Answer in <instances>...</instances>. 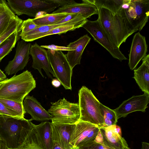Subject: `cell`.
I'll use <instances>...</instances> for the list:
<instances>
[{"label":"cell","mask_w":149,"mask_h":149,"mask_svg":"<svg viewBox=\"0 0 149 149\" xmlns=\"http://www.w3.org/2000/svg\"><path fill=\"white\" fill-rule=\"evenodd\" d=\"M32 120L0 116V140L8 149H19L32 127Z\"/></svg>","instance_id":"obj_1"},{"label":"cell","mask_w":149,"mask_h":149,"mask_svg":"<svg viewBox=\"0 0 149 149\" xmlns=\"http://www.w3.org/2000/svg\"><path fill=\"white\" fill-rule=\"evenodd\" d=\"M98 19L113 43L119 48L128 37L135 33L127 22L119 14H113L108 10L97 8Z\"/></svg>","instance_id":"obj_2"},{"label":"cell","mask_w":149,"mask_h":149,"mask_svg":"<svg viewBox=\"0 0 149 149\" xmlns=\"http://www.w3.org/2000/svg\"><path fill=\"white\" fill-rule=\"evenodd\" d=\"M1 82L0 98L21 102L36 86L33 75L28 70Z\"/></svg>","instance_id":"obj_3"},{"label":"cell","mask_w":149,"mask_h":149,"mask_svg":"<svg viewBox=\"0 0 149 149\" xmlns=\"http://www.w3.org/2000/svg\"><path fill=\"white\" fill-rule=\"evenodd\" d=\"M117 13L135 32L140 31L148 21L149 0H125Z\"/></svg>","instance_id":"obj_4"},{"label":"cell","mask_w":149,"mask_h":149,"mask_svg":"<svg viewBox=\"0 0 149 149\" xmlns=\"http://www.w3.org/2000/svg\"><path fill=\"white\" fill-rule=\"evenodd\" d=\"M80 116L79 120L104 127V118L100 108V102L91 90L83 86L78 92Z\"/></svg>","instance_id":"obj_5"},{"label":"cell","mask_w":149,"mask_h":149,"mask_svg":"<svg viewBox=\"0 0 149 149\" xmlns=\"http://www.w3.org/2000/svg\"><path fill=\"white\" fill-rule=\"evenodd\" d=\"M48 111L54 123L73 125L80 120V113L79 103L70 102L65 98L51 102Z\"/></svg>","instance_id":"obj_6"},{"label":"cell","mask_w":149,"mask_h":149,"mask_svg":"<svg viewBox=\"0 0 149 149\" xmlns=\"http://www.w3.org/2000/svg\"><path fill=\"white\" fill-rule=\"evenodd\" d=\"M12 11L18 15H26L36 18L39 13H49L60 6L52 0H8Z\"/></svg>","instance_id":"obj_7"},{"label":"cell","mask_w":149,"mask_h":149,"mask_svg":"<svg viewBox=\"0 0 149 149\" xmlns=\"http://www.w3.org/2000/svg\"><path fill=\"white\" fill-rule=\"evenodd\" d=\"M48 59L54 76L65 89L72 90L71 84L72 69L66 54L61 50H47Z\"/></svg>","instance_id":"obj_8"},{"label":"cell","mask_w":149,"mask_h":149,"mask_svg":"<svg viewBox=\"0 0 149 149\" xmlns=\"http://www.w3.org/2000/svg\"><path fill=\"white\" fill-rule=\"evenodd\" d=\"M82 27L88 31L94 40L104 47L113 58L120 61L127 59L120 51L119 48L112 42L98 19L91 21L87 19Z\"/></svg>","instance_id":"obj_9"},{"label":"cell","mask_w":149,"mask_h":149,"mask_svg":"<svg viewBox=\"0 0 149 149\" xmlns=\"http://www.w3.org/2000/svg\"><path fill=\"white\" fill-rule=\"evenodd\" d=\"M31 46V43H27L23 40L18 42L15 57L13 60L9 62L4 69L6 74H15L24 69L29 61Z\"/></svg>","instance_id":"obj_10"},{"label":"cell","mask_w":149,"mask_h":149,"mask_svg":"<svg viewBox=\"0 0 149 149\" xmlns=\"http://www.w3.org/2000/svg\"><path fill=\"white\" fill-rule=\"evenodd\" d=\"M149 103V94L144 93L139 95L133 96L123 103L117 108L113 110L118 120L125 117L129 113L136 111L145 112Z\"/></svg>","instance_id":"obj_11"},{"label":"cell","mask_w":149,"mask_h":149,"mask_svg":"<svg viewBox=\"0 0 149 149\" xmlns=\"http://www.w3.org/2000/svg\"><path fill=\"white\" fill-rule=\"evenodd\" d=\"M29 55L32 57V67L38 70L43 78L45 77L42 72L43 69L47 76L52 79L54 74L48 59L47 50L36 43L31 45Z\"/></svg>","instance_id":"obj_12"},{"label":"cell","mask_w":149,"mask_h":149,"mask_svg":"<svg viewBox=\"0 0 149 149\" xmlns=\"http://www.w3.org/2000/svg\"><path fill=\"white\" fill-rule=\"evenodd\" d=\"M148 45L145 37L139 32L134 36L129 54L128 65L133 70L135 68L139 62L147 55Z\"/></svg>","instance_id":"obj_13"},{"label":"cell","mask_w":149,"mask_h":149,"mask_svg":"<svg viewBox=\"0 0 149 149\" xmlns=\"http://www.w3.org/2000/svg\"><path fill=\"white\" fill-rule=\"evenodd\" d=\"M23 104L25 113L31 116L32 120L46 121L51 120V116L48 111L33 96L27 95L23 100Z\"/></svg>","instance_id":"obj_14"},{"label":"cell","mask_w":149,"mask_h":149,"mask_svg":"<svg viewBox=\"0 0 149 149\" xmlns=\"http://www.w3.org/2000/svg\"><path fill=\"white\" fill-rule=\"evenodd\" d=\"M91 38L86 34L76 41L70 42L67 47L74 48L73 50L68 51L66 54L68 62L72 69L76 65L80 64V61L83 52L87 45L90 42Z\"/></svg>","instance_id":"obj_15"},{"label":"cell","mask_w":149,"mask_h":149,"mask_svg":"<svg viewBox=\"0 0 149 149\" xmlns=\"http://www.w3.org/2000/svg\"><path fill=\"white\" fill-rule=\"evenodd\" d=\"M75 124L54 123L51 122L52 140L57 141L62 149H69L72 132Z\"/></svg>","instance_id":"obj_16"},{"label":"cell","mask_w":149,"mask_h":149,"mask_svg":"<svg viewBox=\"0 0 149 149\" xmlns=\"http://www.w3.org/2000/svg\"><path fill=\"white\" fill-rule=\"evenodd\" d=\"M79 13L87 19L92 15H98V10L97 7L91 3L82 2L68 4L59 7L53 11L52 13Z\"/></svg>","instance_id":"obj_17"},{"label":"cell","mask_w":149,"mask_h":149,"mask_svg":"<svg viewBox=\"0 0 149 149\" xmlns=\"http://www.w3.org/2000/svg\"><path fill=\"white\" fill-rule=\"evenodd\" d=\"M115 125L100 127L103 136V144L116 149H131L124 138L116 131Z\"/></svg>","instance_id":"obj_18"},{"label":"cell","mask_w":149,"mask_h":149,"mask_svg":"<svg viewBox=\"0 0 149 149\" xmlns=\"http://www.w3.org/2000/svg\"><path fill=\"white\" fill-rule=\"evenodd\" d=\"M87 19L82 16H81L62 23L41 26L26 33L20 35V36L22 40L25 42H31L40 38L41 36L56 28L68 25L75 24L85 21Z\"/></svg>","instance_id":"obj_19"},{"label":"cell","mask_w":149,"mask_h":149,"mask_svg":"<svg viewBox=\"0 0 149 149\" xmlns=\"http://www.w3.org/2000/svg\"><path fill=\"white\" fill-rule=\"evenodd\" d=\"M142 60L141 65L134 70L133 78L141 90L149 94V54H147Z\"/></svg>","instance_id":"obj_20"},{"label":"cell","mask_w":149,"mask_h":149,"mask_svg":"<svg viewBox=\"0 0 149 149\" xmlns=\"http://www.w3.org/2000/svg\"><path fill=\"white\" fill-rule=\"evenodd\" d=\"M97 126L88 122L79 120L75 124L71 133L69 144L77 146Z\"/></svg>","instance_id":"obj_21"},{"label":"cell","mask_w":149,"mask_h":149,"mask_svg":"<svg viewBox=\"0 0 149 149\" xmlns=\"http://www.w3.org/2000/svg\"><path fill=\"white\" fill-rule=\"evenodd\" d=\"M33 126L44 149H51L52 146L51 122L42 121L38 125L33 124Z\"/></svg>","instance_id":"obj_22"},{"label":"cell","mask_w":149,"mask_h":149,"mask_svg":"<svg viewBox=\"0 0 149 149\" xmlns=\"http://www.w3.org/2000/svg\"><path fill=\"white\" fill-rule=\"evenodd\" d=\"M82 2L88 3L95 6L97 8L107 9L113 14H117L121 8L125 0H84Z\"/></svg>","instance_id":"obj_23"},{"label":"cell","mask_w":149,"mask_h":149,"mask_svg":"<svg viewBox=\"0 0 149 149\" xmlns=\"http://www.w3.org/2000/svg\"><path fill=\"white\" fill-rule=\"evenodd\" d=\"M19 149H45L33 123L31 128Z\"/></svg>","instance_id":"obj_24"},{"label":"cell","mask_w":149,"mask_h":149,"mask_svg":"<svg viewBox=\"0 0 149 149\" xmlns=\"http://www.w3.org/2000/svg\"><path fill=\"white\" fill-rule=\"evenodd\" d=\"M70 13H65L48 14L45 13L33 19L34 22L39 26L56 24L62 20Z\"/></svg>","instance_id":"obj_25"},{"label":"cell","mask_w":149,"mask_h":149,"mask_svg":"<svg viewBox=\"0 0 149 149\" xmlns=\"http://www.w3.org/2000/svg\"><path fill=\"white\" fill-rule=\"evenodd\" d=\"M21 31L20 27L0 45V62L15 47L17 42L19 40Z\"/></svg>","instance_id":"obj_26"},{"label":"cell","mask_w":149,"mask_h":149,"mask_svg":"<svg viewBox=\"0 0 149 149\" xmlns=\"http://www.w3.org/2000/svg\"><path fill=\"white\" fill-rule=\"evenodd\" d=\"M16 17L6 1L0 8V35L5 31L11 21Z\"/></svg>","instance_id":"obj_27"},{"label":"cell","mask_w":149,"mask_h":149,"mask_svg":"<svg viewBox=\"0 0 149 149\" xmlns=\"http://www.w3.org/2000/svg\"><path fill=\"white\" fill-rule=\"evenodd\" d=\"M100 108L104 121V127L116 125L117 122L116 114L113 110L100 103Z\"/></svg>","instance_id":"obj_28"},{"label":"cell","mask_w":149,"mask_h":149,"mask_svg":"<svg viewBox=\"0 0 149 149\" xmlns=\"http://www.w3.org/2000/svg\"><path fill=\"white\" fill-rule=\"evenodd\" d=\"M23 20L17 15L10 22L5 31L0 35V45L12 33L18 30Z\"/></svg>","instance_id":"obj_29"},{"label":"cell","mask_w":149,"mask_h":149,"mask_svg":"<svg viewBox=\"0 0 149 149\" xmlns=\"http://www.w3.org/2000/svg\"><path fill=\"white\" fill-rule=\"evenodd\" d=\"M86 20L75 24L68 25L56 28L42 35L41 36L40 38L53 34H58L60 35L62 33H65L68 31L74 30L82 27Z\"/></svg>","instance_id":"obj_30"},{"label":"cell","mask_w":149,"mask_h":149,"mask_svg":"<svg viewBox=\"0 0 149 149\" xmlns=\"http://www.w3.org/2000/svg\"><path fill=\"white\" fill-rule=\"evenodd\" d=\"M0 102L6 107L17 113L22 118H24L26 113L23 107V102L10 100L0 98Z\"/></svg>","instance_id":"obj_31"},{"label":"cell","mask_w":149,"mask_h":149,"mask_svg":"<svg viewBox=\"0 0 149 149\" xmlns=\"http://www.w3.org/2000/svg\"><path fill=\"white\" fill-rule=\"evenodd\" d=\"M40 26L34 22L32 19L29 18L24 20L20 27L21 31L20 35L26 33Z\"/></svg>","instance_id":"obj_32"},{"label":"cell","mask_w":149,"mask_h":149,"mask_svg":"<svg viewBox=\"0 0 149 149\" xmlns=\"http://www.w3.org/2000/svg\"><path fill=\"white\" fill-rule=\"evenodd\" d=\"M100 129V127L98 126L96 127L77 146L81 148L91 142L94 141Z\"/></svg>","instance_id":"obj_33"},{"label":"cell","mask_w":149,"mask_h":149,"mask_svg":"<svg viewBox=\"0 0 149 149\" xmlns=\"http://www.w3.org/2000/svg\"><path fill=\"white\" fill-rule=\"evenodd\" d=\"M0 116L21 118L17 113L9 109L0 102Z\"/></svg>","instance_id":"obj_34"},{"label":"cell","mask_w":149,"mask_h":149,"mask_svg":"<svg viewBox=\"0 0 149 149\" xmlns=\"http://www.w3.org/2000/svg\"><path fill=\"white\" fill-rule=\"evenodd\" d=\"M80 149H116L110 146L97 143L94 141H92Z\"/></svg>","instance_id":"obj_35"},{"label":"cell","mask_w":149,"mask_h":149,"mask_svg":"<svg viewBox=\"0 0 149 149\" xmlns=\"http://www.w3.org/2000/svg\"><path fill=\"white\" fill-rule=\"evenodd\" d=\"M41 47L49 49L52 50H61V51H69L73 50L74 49V48H70L67 47L60 46L56 45H41Z\"/></svg>","instance_id":"obj_36"},{"label":"cell","mask_w":149,"mask_h":149,"mask_svg":"<svg viewBox=\"0 0 149 149\" xmlns=\"http://www.w3.org/2000/svg\"><path fill=\"white\" fill-rule=\"evenodd\" d=\"M81 16L82 15L79 13H70L66 17L60 22H58L56 24L65 22Z\"/></svg>","instance_id":"obj_37"},{"label":"cell","mask_w":149,"mask_h":149,"mask_svg":"<svg viewBox=\"0 0 149 149\" xmlns=\"http://www.w3.org/2000/svg\"><path fill=\"white\" fill-rule=\"evenodd\" d=\"M52 1L53 2L58 4L60 7H62L76 2L74 0H52Z\"/></svg>","instance_id":"obj_38"},{"label":"cell","mask_w":149,"mask_h":149,"mask_svg":"<svg viewBox=\"0 0 149 149\" xmlns=\"http://www.w3.org/2000/svg\"><path fill=\"white\" fill-rule=\"evenodd\" d=\"M94 141L97 143L102 144H104L103 136L100 131V129L95 137Z\"/></svg>","instance_id":"obj_39"},{"label":"cell","mask_w":149,"mask_h":149,"mask_svg":"<svg viewBox=\"0 0 149 149\" xmlns=\"http://www.w3.org/2000/svg\"><path fill=\"white\" fill-rule=\"evenodd\" d=\"M51 149H62V148L57 141L52 140V146Z\"/></svg>","instance_id":"obj_40"},{"label":"cell","mask_w":149,"mask_h":149,"mask_svg":"<svg viewBox=\"0 0 149 149\" xmlns=\"http://www.w3.org/2000/svg\"><path fill=\"white\" fill-rule=\"evenodd\" d=\"M52 85L56 88L59 87L61 85L60 82L56 79H53L52 81Z\"/></svg>","instance_id":"obj_41"},{"label":"cell","mask_w":149,"mask_h":149,"mask_svg":"<svg viewBox=\"0 0 149 149\" xmlns=\"http://www.w3.org/2000/svg\"><path fill=\"white\" fill-rule=\"evenodd\" d=\"M7 79L6 75L0 69V81H2Z\"/></svg>","instance_id":"obj_42"},{"label":"cell","mask_w":149,"mask_h":149,"mask_svg":"<svg viewBox=\"0 0 149 149\" xmlns=\"http://www.w3.org/2000/svg\"><path fill=\"white\" fill-rule=\"evenodd\" d=\"M142 149H149V143L143 142L142 143Z\"/></svg>","instance_id":"obj_43"},{"label":"cell","mask_w":149,"mask_h":149,"mask_svg":"<svg viewBox=\"0 0 149 149\" xmlns=\"http://www.w3.org/2000/svg\"><path fill=\"white\" fill-rule=\"evenodd\" d=\"M116 130L118 133L121 136L122 133L120 127L116 125H115Z\"/></svg>","instance_id":"obj_44"},{"label":"cell","mask_w":149,"mask_h":149,"mask_svg":"<svg viewBox=\"0 0 149 149\" xmlns=\"http://www.w3.org/2000/svg\"><path fill=\"white\" fill-rule=\"evenodd\" d=\"M0 149H8L1 140H0Z\"/></svg>","instance_id":"obj_45"},{"label":"cell","mask_w":149,"mask_h":149,"mask_svg":"<svg viewBox=\"0 0 149 149\" xmlns=\"http://www.w3.org/2000/svg\"><path fill=\"white\" fill-rule=\"evenodd\" d=\"M6 1L5 0H0V8L3 6Z\"/></svg>","instance_id":"obj_46"},{"label":"cell","mask_w":149,"mask_h":149,"mask_svg":"<svg viewBox=\"0 0 149 149\" xmlns=\"http://www.w3.org/2000/svg\"><path fill=\"white\" fill-rule=\"evenodd\" d=\"M69 149H80L79 147L77 146H73L71 147Z\"/></svg>","instance_id":"obj_47"},{"label":"cell","mask_w":149,"mask_h":149,"mask_svg":"<svg viewBox=\"0 0 149 149\" xmlns=\"http://www.w3.org/2000/svg\"></svg>","instance_id":"obj_48"},{"label":"cell","mask_w":149,"mask_h":149,"mask_svg":"<svg viewBox=\"0 0 149 149\" xmlns=\"http://www.w3.org/2000/svg\"><path fill=\"white\" fill-rule=\"evenodd\" d=\"M1 81H0V86L1 85Z\"/></svg>","instance_id":"obj_49"}]
</instances>
